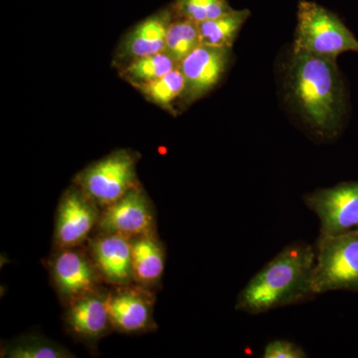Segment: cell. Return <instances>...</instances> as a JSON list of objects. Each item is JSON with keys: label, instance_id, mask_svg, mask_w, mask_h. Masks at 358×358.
Instances as JSON below:
<instances>
[{"label": "cell", "instance_id": "obj_1", "mask_svg": "<svg viewBox=\"0 0 358 358\" xmlns=\"http://www.w3.org/2000/svg\"><path fill=\"white\" fill-rule=\"evenodd\" d=\"M282 82L285 102L313 134L322 138L338 136L348 99L336 60L292 51Z\"/></svg>", "mask_w": 358, "mask_h": 358}, {"label": "cell", "instance_id": "obj_2", "mask_svg": "<svg viewBox=\"0 0 358 358\" xmlns=\"http://www.w3.org/2000/svg\"><path fill=\"white\" fill-rule=\"evenodd\" d=\"M315 251L306 244L287 247L257 273L238 294L235 308L258 315L315 296Z\"/></svg>", "mask_w": 358, "mask_h": 358}, {"label": "cell", "instance_id": "obj_3", "mask_svg": "<svg viewBox=\"0 0 358 358\" xmlns=\"http://www.w3.org/2000/svg\"><path fill=\"white\" fill-rule=\"evenodd\" d=\"M292 51L334 59L358 53V39L336 14L317 2L301 0Z\"/></svg>", "mask_w": 358, "mask_h": 358}, {"label": "cell", "instance_id": "obj_4", "mask_svg": "<svg viewBox=\"0 0 358 358\" xmlns=\"http://www.w3.org/2000/svg\"><path fill=\"white\" fill-rule=\"evenodd\" d=\"M315 294L358 292V230L320 236L313 272Z\"/></svg>", "mask_w": 358, "mask_h": 358}, {"label": "cell", "instance_id": "obj_5", "mask_svg": "<svg viewBox=\"0 0 358 358\" xmlns=\"http://www.w3.org/2000/svg\"><path fill=\"white\" fill-rule=\"evenodd\" d=\"M138 162L136 152L129 150H115L80 171L73 182L103 209L141 185L136 174Z\"/></svg>", "mask_w": 358, "mask_h": 358}, {"label": "cell", "instance_id": "obj_6", "mask_svg": "<svg viewBox=\"0 0 358 358\" xmlns=\"http://www.w3.org/2000/svg\"><path fill=\"white\" fill-rule=\"evenodd\" d=\"M47 268L52 286L64 306L102 288L105 284L87 247L54 248L47 261Z\"/></svg>", "mask_w": 358, "mask_h": 358}, {"label": "cell", "instance_id": "obj_7", "mask_svg": "<svg viewBox=\"0 0 358 358\" xmlns=\"http://www.w3.org/2000/svg\"><path fill=\"white\" fill-rule=\"evenodd\" d=\"M102 209L73 185L65 190L56 210L54 248L84 246L95 230Z\"/></svg>", "mask_w": 358, "mask_h": 358}, {"label": "cell", "instance_id": "obj_8", "mask_svg": "<svg viewBox=\"0 0 358 358\" xmlns=\"http://www.w3.org/2000/svg\"><path fill=\"white\" fill-rule=\"evenodd\" d=\"M305 202L320 219V236H331L358 228V181L315 190Z\"/></svg>", "mask_w": 358, "mask_h": 358}, {"label": "cell", "instance_id": "obj_9", "mask_svg": "<svg viewBox=\"0 0 358 358\" xmlns=\"http://www.w3.org/2000/svg\"><path fill=\"white\" fill-rule=\"evenodd\" d=\"M110 291L102 287L65 306L63 320L66 331L91 350L114 331L109 308Z\"/></svg>", "mask_w": 358, "mask_h": 358}, {"label": "cell", "instance_id": "obj_10", "mask_svg": "<svg viewBox=\"0 0 358 358\" xmlns=\"http://www.w3.org/2000/svg\"><path fill=\"white\" fill-rule=\"evenodd\" d=\"M95 230L131 238L157 233L155 206L141 185L102 209Z\"/></svg>", "mask_w": 358, "mask_h": 358}, {"label": "cell", "instance_id": "obj_11", "mask_svg": "<svg viewBox=\"0 0 358 358\" xmlns=\"http://www.w3.org/2000/svg\"><path fill=\"white\" fill-rule=\"evenodd\" d=\"M232 59V48L200 45L178 67L185 80L181 96L185 105L196 102L212 91L224 77Z\"/></svg>", "mask_w": 358, "mask_h": 358}, {"label": "cell", "instance_id": "obj_12", "mask_svg": "<svg viewBox=\"0 0 358 358\" xmlns=\"http://www.w3.org/2000/svg\"><path fill=\"white\" fill-rule=\"evenodd\" d=\"M152 289L133 282L110 291L109 308L114 331L138 334L157 329L154 319L155 296Z\"/></svg>", "mask_w": 358, "mask_h": 358}, {"label": "cell", "instance_id": "obj_13", "mask_svg": "<svg viewBox=\"0 0 358 358\" xmlns=\"http://www.w3.org/2000/svg\"><path fill=\"white\" fill-rule=\"evenodd\" d=\"M87 248L105 284L114 288L134 282L131 237L96 232L89 238Z\"/></svg>", "mask_w": 358, "mask_h": 358}, {"label": "cell", "instance_id": "obj_14", "mask_svg": "<svg viewBox=\"0 0 358 358\" xmlns=\"http://www.w3.org/2000/svg\"><path fill=\"white\" fill-rule=\"evenodd\" d=\"M176 15L171 6L138 23L122 42V57L134 60L166 50L167 30Z\"/></svg>", "mask_w": 358, "mask_h": 358}, {"label": "cell", "instance_id": "obj_15", "mask_svg": "<svg viewBox=\"0 0 358 358\" xmlns=\"http://www.w3.org/2000/svg\"><path fill=\"white\" fill-rule=\"evenodd\" d=\"M134 281L148 289L160 284L166 268V249L154 234L131 238Z\"/></svg>", "mask_w": 358, "mask_h": 358}, {"label": "cell", "instance_id": "obj_16", "mask_svg": "<svg viewBox=\"0 0 358 358\" xmlns=\"http://www.w3.org/2000/svg\"><path fill=\"white\" fill-rule=\"evenodd\" d=\"M251 16L249 9H233L223 14L199 23L200 41L202 45L232 48L238 34Z\"/></svg>", "mask_w": 358, "mask_h": 358}, {"label": "cell", "instance_id": "obj_17", "mask_svg": "<svg viewBox=\"0 0 358 358\" xmlns=\"http://www.w3.org/2000/svg\"><path fill=\"white\" fill-rule=\"evenodd\" d=\"M2 357L7 358H72L75 355L56 341L27 334L13 339L2 348Z\"/></svg>", "mask_w": 358, "mask_h": 358}, {"label": "cell", "instance_id": "obj_18", "mask_svg": "<svg viewBox=\"0 0 358 358\" xmlns=\"http://www.w3.org/2000/svg\"><path fill=\"white\" fill-rule=\"evenodd\" d=\"M201 45L199 23L179 16L176 17L167 30L166 51L178 66L183 59Z\"/></svg>", "mask_w": 358, "mask_h": 358}, {"label": "cell", "instance_id": "obj_19", "mask_svg": "<svg viewBox=\"0 0 358 358\" xmlns=\"http://www.w3.org/2000/svg\"><path fill=\"white\" fill-rule=\"evenodd\" d=\"M176 68H178V63L164 51L147 57L134 59L122 74L131 82L143 84L164 77Z\"/></svg>", "mask_w": 358, "mask_h": 358}, {"label": "cell", "instance_id": "obj_20", "mask_svg": "<svg viewBox=\"0 0 358 358\" xmlns=\"http://www.w3.org/2000/svg\"><path fill=\"white\" fill-rule=\"evenodd\" d=\"M138 87L148 99L157 105L171 108L174 101L182 96L185 80L178 67L154 81L138 84Z\"/></svg>", "mask_w": 358, "mask_h": 358}, {"label": "cell", "instance_id": "obj_21", "mask_svg": "<svg viewBox=\"0 0 358 358\" xmlns=\"http://www.w3.org/2000/svg\"><path fill=\"white\" fill-rule=\"evenodd\" d=\"M173 8L179 16L202 22L232 11L228 0H174Z\"/></svg>", "mask_w": 358, "mask_h": 358}, {"label": "cell", "instance_id": "obj_22", "mask_svg": "<svg viewBox=\"0 0 358 358\" xmlns=\"http://www.w3.org/2000/svg\"><path fill=\"white\" fill-rule=\"evenodd\" d=\"M307 353L288 341H271L264 350V358H305Z\"/></svg>", "mask_w": 358, "mask_h": 358}, {"label": "cell", "instance_id": "obj_23", "mask_svg": "<svg viewBox=\"0 0 358 358\" xmlns=\"http://www.w3.org/2000/svg\"><path fill=\"white\" fill-rule=\"evenodd\" d=\"M357 230H358V228H357Z\"/></svg>", "mask_w": 358, "mask_h": 358}]
</instances>
